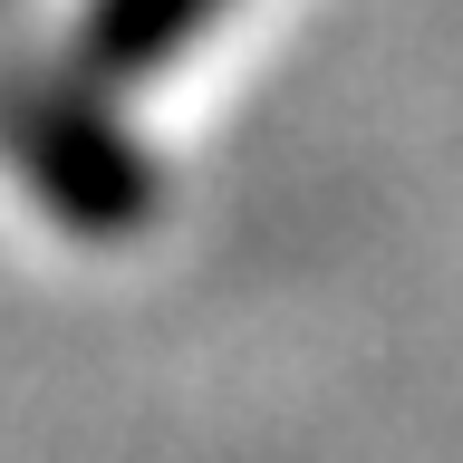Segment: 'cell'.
Segmentation results:
<instances>
[{
  "label": "cell",
  "instance_id": "obj_1",
  "mask_svg": "<svg viewBox=\"0 0 463 463\" xmlns=\"http://www.w3.org/2000/svg\"><path fill=\"white\" fill-rule=\"evenodd\" d=\"M222 0H97V20H87V68L97 78H155L184 39H203Z\"/></svg>",
  "mask_w": 463,
  "mask_h": 463
}]
</instances>
